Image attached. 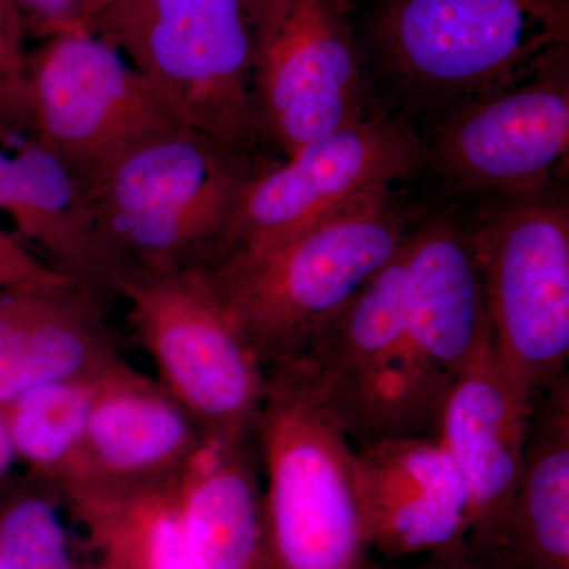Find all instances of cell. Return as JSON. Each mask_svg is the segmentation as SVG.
I'll list each match as a JSON object with an SVG mask.
<instances>
[{
    "label": "cell",
    "mask_w": 569,
    "mask_h": 569,
    "mask_svg": "<svg viewBox=\"0 0 569 569\" xmlns=\"http://www.w3.org/2000/svg\"><path fill=\"white\" fill-rule=\"evenodd\" d=\"M402 249L298 358L282 362L298 370L361 447L392 437H437L449 395L408 342Z\"/></svg>",
    "instance_id": "cell-6"
},
{
    "label": "cell",
    "mask_w": 569,
    "mask_h": 569,
    "mask_svg": "<svg viewBox=\"0 0 569 569\" xmlns=\"http://www.w3.org/2000/svg\"><path fill=\"white\" fill-rule=\"evenodd\" d=\"M91 33L122 52L181 126L244 152L264 141L250 0H107Z\"/></svg>",
    "instance_id": "cell-4"
},
{
    "label": "cell",
    "mask_w": 569,
    "mask_h": 569,
    "mask_svg": "<svg viewBox=\"0 0 569 569\" xmlns=\"http://www.w3.org/2000/svg\"><path fill=\"white\" fill-rule=\"evenodd\" d=\"M26 36L51 39L71 32H91L103 0H11Z\"/></svg>",
    "instance_id": "cell-24"
},
{
    "label": "cell",
    "mask_w": 569,
    "mask_h": 569,
    "mask_svg": "<svg viewBox=\"0 0 569 569\" xmlns=\"http://www.w3.org/2000/svg\"><path fill=\"white\" fill-rule=\"evenodd\" d=\"M110 369L40 385L0 407L11 448L26 470L54 485L63 477L81 447Z\"/></svg>",
    "instance_id": "cell-22"
},
{
    "label": "cell",
    "mask_w": 569,
    "mask_h": 569,
    "mask_svg": "<svg viewBox=\"0 0 569 569\" xmlns=\"http://www.w3.org/2000/svg\"><path fill=\"white\" fill-rule=\"evenodd\" d=\"M107 313L69 282L0 288V407L40 385L121 361Z\"/></svg>",
    "instance_id": "cell-18"
},
{
    "label": "cell",
    "mask_w": 569,
    "mask_h": 569,
    "mask_svg": "<svg viewBox=\"0 0 569 569\" xmlns=\"http://www.w3.org/2000/svg\"><path fill=\"white\" fill-rule=\"evenodd\" d=\"M389 189L356 198L274 249L201 269L266 370L298 358L402 249L408 219Z\"/></svg>",
    "instance_id": "cell-3"
},
{
    "label": "cell",
    "mask_w": 569,
    "mask_h": 569,
    "mask_svg": "<svg viewBox=\"0 0 569 569\" xmlns=\"http://www.w3.org/2000/svg\"><path fill=\"white\" fill-rule=\"evenodd\" d=\"M0 119L36 132L32 100L0 78Z\"/></svg>",
    "instance_id": "cell-28"
},
{
    "label": "cell",
    "mask_w": 569,
    "mask_h": 569,
    "mask_svg": "<svg viewBox=\"0 0 569 569\" xmlns=\"http://www.w3.org/2000/svg\"><path fill=\"white\" fill-rule=\"evenodd\" d=\"M367 548L389 557L443 552L470 533V493L437 437H392L355 449Z\"/></svg>",
    "instance_id": "cell-13"
},
{
    "label": "cell",
    "mask_w": 569,
    "mask_h": 569,
    "mask_svg": "<svg viewBox=\"0 0 569 569\" xmlns=\"http://www.w3.org/2000/svg\"><path fill=\"white\" fill-rule=\"evenodd\" d=\"M535 400L493 358L492 340L456 378L438 421L470 493L468 541L503 545Z\"/></svg>",
    "instance_id": "cell-15"
},
{
    "label": "cell",
    "mask_w": 569,
    "mask_h": 569,
    "mask_svg": "<svg viewBox=\"0 0 569 569\" xmlns=\"http://www.w3.org/2000/svg\"><path fill=\"white\" fill-rule=\"evenodd\" d=\"M356 569H388V568L381 567V565L373 563V561L365 559L361 561V565H359V567Z\"/></svg>",
    "instance_id": "cell-30"
},
{
    "label": "cell",
    "mask_w": 569,
    "mask_h": 569,
    "mask_svg": "<svg viewBox=\"0 0 569 569\" xmlns=\"http://www.w3.org/2000/svg\"><path fill=\"white\" fill-rule=\"evenodd\" d=\"M17 462V456H14L13 448H11L2 413H0V486L14 473L13 467Z\"/></svg>",
    "instance_id": "cell-29"
},
{
    "label": "cell",
    "mask_w": 569,
    "mask_h": 569,
    "mask_svg": "<svg viewBox=\"0 0 569 569\" xmlns=\"http://www.w3.org/2000/svg\"><path fill=\"white\" fill-rule=\"evenodd\" d=\"M425 569H529L500 546L466 541L433 553Z\"/></svg>",
    "instance_id": "cell-27"
},
{
    "label": "cell",
    "mask_w": 569,
    "mask_h": 569,
    "mask_svg": "<svg viewBox=\"0 0 569 569\" xmlns=\"http://www.w3.org/2000/svg\"><path fill=\"white\" fill-rule=\"evenodd\" d=\"M99 563H100V561H99ZM102 565H103V563H102ZM103 567H104V568H107V569H112V568H110V567H107V565H103Z\"/></svg>",
    "instance_id": "cell-34"
},
{
    "label": "cell",
    "mask_w": 569,
    "mask_h": 569,
    "mask_svg": "<svg viewBox=\"0 0 569 569\" xmlns=\"http://www.w3.org/2000/svg\"><path fill=\"white\" fill-rule=\"evenodd\" d=\"M104 3H107V0H103V6H104ZM103 6H102V7H103ZM100 10H102V9H100Z\"/></svg>",
    "instance_id": "cell-35"
},
{
    "label": "cell",
    "mask_w": 569,
    "mask_h": 569,
    "mask_svg": "<svg viewBox=\"0 0 569 569\" xmlns=\"http://www.w3.org/2000/svg\"><path fill=\"white\" fill-rule=\"evenodd\" d=\"M362 2H372L377 3L378 7L383 6V3L391 2V0H362Z\"/></svg>",
    "instance_id": "cell-31"
},
{
    "label": "cell",
    "mask_w": 569,
    "mask_h": 569,
    "mask_svg": "<svg viewBox=\"0 0 569 569\" xmlns=\"http://www.w3.org/2000/svg\"><path fill=\"white\" fill-rule=\"evenodd\" d=\"M505 548L529 569H569V381L535 400Z\"/></svg>",
    "instance_id": "cell-20"
},
{
    "label": "cell",
    "mask_w": 569,
    "mask_h": 569,
    "mask_svg": "<svg viewBox=\"0 0 569 569\" xmlns=\"http://www.w3.org/2000/svg\"><path fill=\"white\" fill-rule=\"evenodd\" d=\"M0 211L9 213L44 264L110 309L118 274L81 179L39 134L0 119Z\"/></svg>",
    "instance_id": "cell-14"
},
{
    "label": "cell",
    "mask_w": 569,
    "mask_h": 569,
    "mask_svg": "<svg viewBox=\"0 0 569 569\" xmlns=\"http://www.w3.org/2000/svg\"><path fill=\"white\" fill-rule=\"evenodd\" d=\"M201 433L159 380L122 359L104 376L81 447L56 486L174 477Z\"/></svg>",
    "instance_id": "cell-17"
},
{
    "label": "cell",
    "mask_w": 569,
    "mask_h": 569,
    "mask_svg": "<svg viewBox=\"0 0 569 569\" xmlns=\"http://www.w3.org/2000/svg\"><path fill=\"white\" fill-rule=\"evenodd\" d=\"M157 380L201 432L253 437L268 372L201 269L130 272L119 282Z\"/></svg>",
    "instance_id": "cell-7"
},
{
    "label": "cell",
    "mask_w": 569,
    "mask_h": 569,
    "mask_svg": "<svg viewBox=\"0 0 569 569\" xmlns=\"http://www.w3.org/2000/svg\"><path fill=\"white\" fill-rule=\"evenodd\" d=\"M61 490L26 470L0 486V561L6 569H88L74 557Z\"/></svg>",
    "instance_id": "cell-23"
},
{
    "label": "cell",
    "mask_w": 569,
    "mask_h": 569,
    "mask_svg": "<svg viewBox=\"0 0 569 569\" xmlns=\"http://www.w3.org/2000/svg\"><path fill=\"white\" fill-rule=\"evenodd\" d=\"M36 133L86 189L153 134L181 126L149 82L99 36L71 32L28 54Z\"/></svg>",
    "instance_id": "cell-10"
},
{
    "label": "cell",
    "mask_w": 569,
    "mask_h": 569,
    "mask_svg": "<svg viewBox=\"0 0 569 569\" xmlns=\"http://www.w3.org/2000/svg\"><path fill=\"white\" fill-rule=\"evenodd\" d=\"M0 288H3V287H0Z\"/></svg>",
    "instance_id": "cell-36"
},
{
    "label": "cell",
    "mask_w": 569,
    "mask_h": 569,
    "mask_svg": "<svg viewBox=\"0 0 569 569\" xmlns=\"http://www.w3.org/2000/svg\"><path fill=\"white\" fill-rule=\"evenodd\" d=\"M250 21L264 141L290 157L367 116L350 0H250Z\"/></svg>",
    "instance_id": "cell-9"
},
{
    "label": "cell",
    "mask_w": 569,
    "mask_h": 569,
    "mask_svg": "<svg viewBox=\"0 0 569 569\" xmlns=\"http://www.w3.org/2000/svg\"><path fill=\"white\" fill-rule=\"evenodd\" d=\"M568 148V69H561L443 119L433 153L460 189L522 198L567 164Z\"/></svg>",
    "instance_id": "cell-12"
},
{
    "label": "cell",
    "mask_w": 569,
    "mask_h": 569,
    "mask_svg": "<svg viewBox=\"0 0 569 569\" xmlns=\"http://www.w3.org/2000/svg\"><path fill=\"white\" fill-rule=\"evenodd\" d=\"M402 253L408 342L451 391L492 340L473 236L447 219L432 220L408 233Z\"/></svg>",
    "instance_id": "cell-16"
},
{
    "label": "cell",
    "mask_w": 569,
    "mask_h": 569,
    "mask_svg": "<svg viewBox=\"0 0 569 569\" xmlns=\"http://www.w3.org/2000/svg\"><path fill=\"white\" fill-rule=\"evenodd\" d=\"M372 39L397 89L447 119L568 69L569 0H391Z\"/></svg>",
    "instance_id": "cell-2"
},
{
    "label": "cell",
    "mask_w": 569,
    "mask_h": 569,
    "mask_svg": "<svg viewBox=\"0 0 569 569\" xmlns=\"http://www.w3.org/2000/svg\"><path fill=\"white\" fill-rule=\"evenodd\" d=\"M266 372L254 429L263 470L266 569H356L367 542L350 438L293 366Z\"/></svg>",
    "instance_id": "cell-5"
},
{
    "label": "cell",
    "mask_w": 569,
    "mask_h": 569,
    "mask_svg": "<svg viewBox=\"0 0 569 569\" xmlns=\"http://www.w3.org/2000/svg\"><path fill=\"white\" fill-rule=\"evenodd\" d=\"M69 282L21 241L0 228V287Z\"/></svg>",
    "instance_id": "cell-26"
},
{
    "label": "cell",
    "mask_w": 569,
    "mask_h": 569,
    "mask_svg": "<svg viewBox=\"0 0 569 569\" xmlns=\"http://www.w3.org/2000/svg\"><path fill=\"white\" fill-rule=\"evenodd\" d=\"M264 163L183 126L112 163L88 192L118 291L130 272L189 271L222 260L247 187Z\"/></svg>",
    "instance_id": "cell-1"
},
{
    "label": "cell",
    "mask_w": 569,
    "mask_h": 569,
    "mask_svg": "<svg viewBox=\"0 0 569 569\" xmlns=\"http://www.w3.org/2000/svg\"><path fill=\"white\" fill-rule=\"evenodd\" d=\"M24 28L11 0H0V78L32 100Z\"/></svg>",
    "instance_id": "cell-25"
},
{
    "label": "cell",
    "mask_w": 569,
    "mask_h": 569,
    "mask_svg": "<svg viewBox=\"0 0 569 569\" xmlns=\"http://www.w3.org/2000/svg\"><path fill=\"white\" fill-rule=\"evenodd\" d=\"M0 569H6L3 568L2 561H0Z\"/></svg>",
    "instance_id": "cell-33"
},
{
    "label": "cell",
    "mask_w": 569,
    "mask_h": 569,
    "mask_svg": "<svg viewBox=\"0 0 569 569\" xmlns=\"http://www.w3.org/2000/svg\"><path fill=\"white\" fill-rule=\"evenodd\" d=\"M176 477L61 486L67 512L112 569H193L176 507Z\"/></svg>",
    "instance_id": "cell-21"
},
{
    "label": "cell",
    "mask_w": 569,
    "mask_h": 569,
    "mask_svg": "<svg viewBox=\"0 0 569 569\" xmlns=\"http://www.w3.org/2000/svg\"><path fill=\"white\" fill-rule=\"evenodd\" d=\"M422 157L410 123L367 114L307 142L283 163L266 162L247 187L227 254L274 249L356 198L406 178Z\"/></svg>",
    "instance_id": "cell-11"
},
{
    "label": "cell",
    "mask_w": 569,
    "mask_h": 569,
    "mask_svg": "<svg viewBox=\"0 0 569 569\" xmlns=\"http://www.w3.org/2000/svg\"><path fill=\"white\" fill-rule=\"evenodd\" d=\"M176 507L193 569H266L254 436L201 433L176 477Z\"/></svg>",
    "instance_id": "cell-19"
},
{
    "label": "cell",
    "mask_w": 569,
    "mask_h": 569,
    "mask_svg": "<svg viewBox=\"0 0 569 569\" xmlns=\"http://www.w3.org/2000/svg\"><path fill=\"white\" fill-rule=\"evenodd\" d=\"M473 236L493 358L538 397L568 378L569 213L560 201L516 198Z\"/></svg>",
    "instance_id": "cell-8"
},
{
    "label": "cell",
    "mask_w": 569,
    "mask_h": 569,
    "mask_svg": "<svg viewBox=\"0 0 569 569\" xmlns=\"http://www.w3.org/2000/svg\"><path fill=\"white\" fill-rule=\"evenodd\" d=\"M88 569H107V568H104L102 563H97V565H88Z\"/></svg>",
    "instance_id": "cell-32"
}]
</instances>
